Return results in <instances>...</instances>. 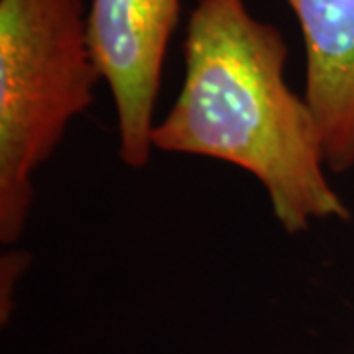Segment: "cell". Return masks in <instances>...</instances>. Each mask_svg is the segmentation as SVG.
<instances>
[{
  "mask_svg": "<svg viewBox=\"0 0 354 354\" xmlns=\"http://www.w3.org/2000/svg\"><path fill=\"white\" fill-rule=\"evenodd\" d=\"M181 0H91L88 44L116 114L118 158L142 169L153 152L156 102Z\"/></svg>",
  "mask_w": 354,
  "mask_h": 354,
  "instance_id": "3957f363",
  "label": "cell"
},
{
  "mask_svg": "<svg viewBox=\"0 0 354 354\" xmlns=\"http://www.w3.org/2000/svg\"><path fill=\"white\" fill-rule=\"evenodd\" d=\"M305 44V101L333 174L354 167V0H286Z\"/></svg>",
  "mask_w": 354,
  "mask_h": 354,
  "instance_id": "277c9868",
  "label": "cell"
},
{
  "mask_svg": "<svg viewBox=\"0 0 354 354\" xmlns=\"http://www.w3.org/2000/svg\"><path fill=\"white\" fill-rule=\"evenodd\" d=\"M99 81L83 0H0L2 244L22 239L34 176L88 111Z\"/></svg>",
  "mask_w": 354,
  "mask_h": 354,
  "instance_id": "7a4b0ae2",
  "label": "cell"
},
{
  "mask_svg": "<svg viewBox=\"0 0 354 354\" xmlns=\"http://www.w3.org/2000/svg\"><path fill=\"white\" fill-rule=\"evenodd\" d=\"M288 46L246 0H199L183 41V83L152 132L153 150L211 158L264 187L288 234L348 221L333 189L317 118L286 81Z\"/></svg>",
  "mask_w": 354,
  "mask_h": 354,
  "instance_id": "6da1fadb",
  "label": "cell"
},
{
  "mask_svg": "<svg viewBox=\"0 0 354 354\" xmlns=\"http://www.w3.org/2000/svg\"><path fill=\"white\" fill-rule=\"evenodd\" d=\"M26 254L24 252H8L2 258L0 268V319L6 323L14 309V288L18 283L20 276L24 274Z\"/></svg>",
  "mask_w": 354,
  "mask_h": 354,
  "instance_id": "5b68a950",
  "label": "cell"
}]
</instances>
